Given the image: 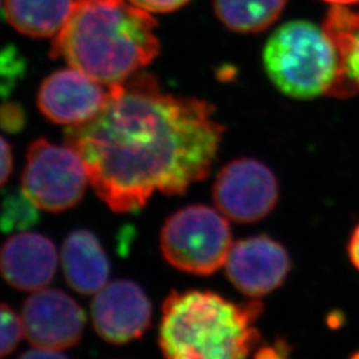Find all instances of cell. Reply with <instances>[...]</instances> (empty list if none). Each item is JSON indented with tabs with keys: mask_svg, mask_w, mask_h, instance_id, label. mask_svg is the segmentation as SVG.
<instances>
[{
	"mask_svg": "<svg viewBox=\"0 0 359 359\" xmlns=\"http://www.w3.org/2000/svg\"><path fill=\"white\" fill-rule=\"evenodd\" d=\"M112 87L99 115L65 130L100 200L133 213L156 192L181 194L205 179L224 136L212 104L164 93L149 74Z\"/></svg>",
	"mask_w": 359,
	"mask_h": 359,
	"instance_id": "cell-1",
	"label": "cell"
},
{
	"mask_svg": "<svg viewBox=\"0 0 359 359\" xmlns=\"http://www.w3.org/2000/svg\"><path fill=\"white\" fill-rule=\"evenodd\" d=\"M157 23L129 0H75L52 43V57L116 86L151 65L160 52Z\"/></svg>",
	"mask_w": 359,
	"mask_h": 359,
	"instance_id": "cell-2",
	"label": "cell"
},
{
	"mask_svg": "<svg viewBox=\"0 0 359 359\" xmlns=\"http://www.w3.org/2000/svg\"><path fill=\"white\" fill-rule=\"evenodd\" d=\"M262 304H237L209 290L173 292L163 305L158 345L172 359H240L250 355L261 335Z\"/></svg>",
	"mask_w": 359,
	"mask_h": 359,
	"instance_id": "cell-3",
	"label": "cell"
},
{
	"mask_svg": "<svg viewBox=\"0 0 359 359\" xmlns=\"http://www.w3.org/2000/svg\"><path fill=\"white\" fill-rule=\"evenodd\" d=\"M264 65L271 83L293 99L337 96L342 69L337 46L325 28L306 20L278 27L264 50Z\"/></svg>",
	"mask_w": 359,
	"mask_h": 359,
	"instance_id": "cell-4",
	"label": "cell"
},
{
	"mask_svg": "<svg viewBox=\"0 0 359 359\" xmlns=\"http://www.w3.org/2000/svg\"><path fill=\"white\" fill-rule=\"evenodd\" d=\"M233 240L228 218L210 206L191 205L168 218L160 234L163 256L176 269L210 276L225 266Z\"/></svg>",
	"mask_w": 359,
	"mask_h": 359,
	"instance_id": "cell-5",
	"label": "cell"
},
{
	"mask_svg": "<svg viewBox=\"0 0 359 359\" xmlns=\"http://www.w3.org/2000/svg\"><path fill=\"white\" fill-rule=\"evenodd\" d=\"M88 172L76 151L46 139L29 144L23 170V191L43 209L65 212L79 204L88 184Z\"/></svg>",
	"mask_w": 359,
	"mask_h": 359,
	"instance_id": "cell-6",
	"label": "cell"
},
{
	"mask_svg": "<svg viewBox=\"0 0 359 359\" xmlns=\"http://www.w3.org/2000/svg\"><path fill=\"white\" fill-rule=\"evenodd\" d=\"M274 173L256 158H237L219 170L213 185L218 210L231 221L253 224L273 212L278 203Z\"/></svg>",
	"mask_w": 359,
	"mask_h": 359,
	"instance_id": "cell-7",
	"label": "cell"
},
{
	"mask_svg": "<svg viewBox=\"0 0 359 359\" xmlns=\"http://www.w3.org/2000/svg\"><path fill=\"white\" fill-rule=\"evenodd\" d=\"M112 90V86L68 67L43 80L38 90V107L52 123L75 127L99 115L109 102Z\"/></svg>",
	"mask_w": 359,
	"mask_h": 359,
	"instance_id": "cell-8",
	"label": "cell"
},
{
	"mask_svg": "<svg viewBox=\"0 0 359 359\" xmlns=\"http://www.w3.org/2000/svg\"><path fill=\"white\" fill-rule=\"evenodd\" d=\"M20 317L28 342L53 351L77 345L86 327L83 309L57 289H40L27 298Z\"/></svg>",
	"mask_w": 359,
	"mask_h": 359,
	"instance_id": "cell-9",
	"label": "cell"
},
{
	"mask_svg": "<svg viewBox=\"0 0 359 359\" xmlns=\"http://www.w3.org/2000/svg\"><path fill=\"white\" fill-rule=\"evenodd\" d=\"M225 269L238 292L259 298L283 286L292 261L280 243L268 236H256L231 245Z\"/></svg>",
	"mask_w": 359,
	"mask_h": 359,
	"instance_id": "cell-10",
	"label": "cell"
},
{
	"mask_svg": "<svg viewBox=\"0 0 359 359\" xmlns=\"http://www.w3.org/2000/svg\"><path fill=\"white\" fill-rule=\"evenodd\" d=\"M95 330L104 341L123 345L139 339L152 320V305L137 283L117 280L97 292L90 306Z\"/></svg>",
	"mask_w": 359,
	"mask_h": 359,
	"instance_id": "cell-11",
	"label": "cell"
},
{
	"mask_svg": "<svg viewBox=\"0 0 359 359\" xmlns=\"http://www.w3.org/2000/svg\"><path fill=\"white\" fill-rule=\"evenodd\" d=\"M56 269V248L43 234H15L0 249L1 277L18 290L44 289L53 280Z\"/></svg>",
	"mask_w": 359,
	"mask_h": 359,
	"instance_id": "cell-12",
	"label": "cell"
},
{
	"mask_svg": "<svg viewBox=\"0 0 359 359\" xmlns=\"http://www.w3.org/2000/svg\"><path fill=\"white\" fill-rule=\"evenodd\" d=\"M65 280L80 294L100 292L109 278V261L97 237L79 229L68 234L62 249Z\"/></svg>",
	"mask_w": 359,
	"mask_h": 359,
	"instance_id": "cell-13",
	"label": "cell"
},
{
	"mask_svg": "<svg viewBox=\"0 0 359 359\" xmlns=\"http://www.w3.org/2000/svg\"><path fill=\"white\" fill-rule=\"evenodd\" d=\"M75 0H4L8 23L29 38H55L65 27Z\"/></svg>",
	"mask_w": 359,
	"mask_h": 359,
	"instance_id": "cell-14",
	"label": "cell"
},
{
	"mask_svg": "<svg viewBox=\"0 0 359 359\" xmlns=\"http://www.w3.org/2000/svg\"><path fill=\"white\" fill-rule=\"evenodd\" d=\"M323 28L337 46L341 57L342 77L337 97L359 92V13L345 6L329 10Z\"/></svg>",
	"mask_w": 359,
	"mask_h": 359,
	"instance_id": "cell-15",
	"label": "cell"
},
{
	"mask_svg": "<svg viewBox=\"0 0 359 359\" xmlns=\"http://www.w3.org/2000/svg\"><path fill=\"white\" fill-rule=\"evenodd\" d=\"M287 0H213L218 19L231 31L256 34L269 28Z\"/></svg>",
	"mask_w": 359,
	"mask_h": 359,
	"instance_id": "cell-16",
	"label": "cell"
},
{
	"mask_svg": "<svg viewBox=\"0 0 359 359\" xmlns=\"http://www.w3.org/2000/svg\"><path fill=\"white\" fill-rule=\"evenodd\" d=\"M39 208L23 189L10 193L0 208V231H26L39 222Z\"/></svg>",
	"mask_w": 359,
	"mask_h": 359,
	"instance_id": "cell-17",
	"label": "cell"
},
{
	"mask_svg": "<svg viewBox=\"0 0 359 359\" xmlns=\"http://www.w3.org/2000/svg\"><path fill=\"white\" fill-rule=\"evenodd\" d=\"M23 335L22 317L7 304L0 302V358L11 354Z\"/></svg>",
	"mask_w": 359,
	"mask_h": 359,
	"instance_id": "cell-18",
	"label": "cell"
},
{
	"mask_svg": "<svg viewBox=\"0 0 359 359\" xmlns=\"http://www.w3.org/2000/svg\"><path fill=\"white\" fill-rule=\"evenodd\" d=\"M25 111L16 104H4L0 107V126L8 132H18L25 127Z\"/></svg>",
	"mask_w": 359,
	"mask_h": 359,
	"instance_id": "cell-19",
	"label": "cell"
},
{
	"mask_svg": "<svg viewBox=\"0 0 359 359\" xmlns=\"http://www.w3.org/2000/svg\"><path fill=\"white\" fill-rule=\"evenodd\" d=\"M132 4L148 13H165L177 11L191 0H129Z\"/></svg>",
	"mask_w": 359,
	"mask_h": 359,
	"instance_id": "cell-20",
	"label": "cell"
},
{
	"mask_svg": "<svg viewBox=\"0 0 359 359\" xmlns=\"http://www.w3.org/2000/svg\"><path fill=\"white\" fill-rule=\"evenodd\" d=\"M13 172V152L10 144L0 136V187H3Z\"/></svg>",
	"mask_w": 359,
	"mask_h": 359,
	"instance_id": "cell-21",
	"label": "cell"
},
{
	"mask_svg": "<svg viewBox=\"0 0 359 359\" xmlns=\"http://www.w3.org/2000/svg\"><path fill=\"white\" fill-rule=\"evenodd\" d=\"M347 253L353 266L359 271V224L351 233L350 241L347 245Z\"/></svg>",
	"mask_w": 359,
	"mask_h": 359,
	"instance_id": "cell-22",
	"label": "cell"
},
{
	"mask_svg": "<svg viewBox=\"0 0 359 359\" xmlns=\"http://www.w3.org/2000/svg\"><path fill=\"white\" fill-rule=\"evenodd\" d=\"M323 1L332 3L334 6H350V4L359 3V0H323Z\"/></svg>",
	"mask_w": 359,
	"mask_h": 359,
	"instance_id": "cell-23",
	"label": "cell"
},
{
	"mask_svg": "<svg viewBox=\"0 0 359 359\" xmlns=\"http://www.w3.org/2000/svg\"><path fill=\"white\" fill-rule=\"evenodd\" d=\"M0 1H1V0H0Z\"/></svg>",
	"mask_w": 359,
	"mask_h": 359,
	"instance_id": "cell-24",
	"label": "cell"
}]
</instances>
